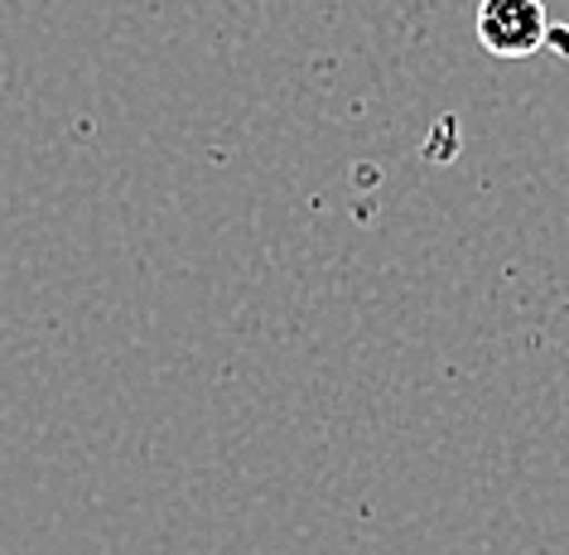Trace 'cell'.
<instances>
[{
	"instance_id": "6da1fadb",
	"label": "cell",
	"mask_w": 569,
	"mask_h": 555,
	"mask_svg": "<svg viewBox=\"0 0 569 555\" xmlns=\"http://www.w3.org/2000/svg\"><path fill=\"white\" fill-rule=\"evenodd\" d=\"M478 44L492 59H531L550 44L546 0H478Z\"/></svg>"
}]
</instances>
